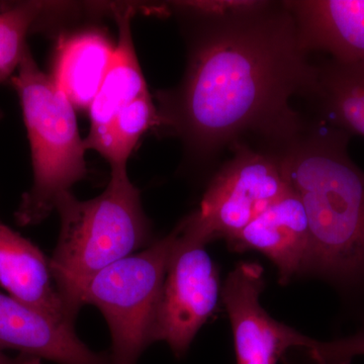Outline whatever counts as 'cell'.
Segmentation results:
<instances>
[{
  "label": "cell",
  "instance_id": "obj_6",
  "mask_svg": "<svg viewBox=\"0 0 364 364\" xmlns=\"http://www.w3.org/2000/svg\"><path fill=\"white\" fill-rule=\"evenodd\" d=\"M210 176L200 208L181 223L193 241H229L277 202L289 189L279 165L269 154L246 144Z\"/></svg>",
  "mask_w": 364,
  "mask_h": 364
},
{
  "label": "cell",
  "instance_id": "obj_9",
  "mask_svg": "<svg viewBox=\"0 0 364 364\" xmlns=\"http://www.w3.org/2000/svg\"><path fill=\"white\" fill-rule=\"evenodd\" d=\"M0 286L23 305L74 328L77 312L67 301L51 262L32 241L0 221Z\"/></svg>",
  "mask_w": 364,
  "mask_h": 364
},
{
  "label": "cell",
  "instance_id": "obj_3",
  "mask_svg": "<svg viewBox=\"0 0 364 364\" xmlns=\"http://www.w3.org/2000/svg\"><path fill=\"white\" fill-rule=\"evenodd\" d=\"M55 210L61 228L50 262L62 294L78 313L91 277L150 245L151 223L127 170L112 171L109 186L97 198L79 200L71 191L65 193Z\"/></svg>",
  "mask_w": 364,
  "mask_h": 364
},
{
  "label": "cell",
  "instance_id": "obj_15",
  "mask_svg": "<svg viewBox=\"0 0 364 364\" xmlns=\"http://www.w3.org/2000/svg\"><path fill=\"white\" fill-rule=\"evenodd\" d=\"M316 66L315 82L305 98L312 116L348 135L364 138V60L326 58Z\"/></svg>",
  "mask_w": 364,
  "mask_h": 364
},
{
  "label": "cell",
  "instance_id": "obj_4",
  "mask_svg": "<svg viewBox=\"0 0 364 364\" xmlns=\"http://www.w3.org/2000/svg\"><path fill=\"white\" fill-rule=\"evenodd\" d=\"M11 82L20 97L33 173L16 220L20 226H33L44 221L59 198L87 176L86 150L75 109L51 75L41 70L28 48Z\"/></svg>",
  "mask_w": 364,
  "mask_h": 364
},
{
  "label": "cell",
  "instance_id": "obj_13",
  "mask_svg": "<svg viewBox=\"0 0 364 364\" xmlns=\"http://www.w3.org/2000/svg\"><path fill=\"white\" fill-rule=\"evenodd\" d=\"M116 44L97 28L60 38L51 77L75 111L90 109L111 65Z\"/></svg>",
  "mask_w": 364,
  "mask_h": 364
},
{
  "label": "cell",
  "instance_id": "obj_2",
  "mask_svg": "<svg viewBox=\"0 0 364 364\" xmlns=\"http://www.w3.org/2000/svg\"><path fill=\"white\" fill-rule=\"evenodd\" d=\"M351 136L304 116L258 149L279 165L305 208L308 272L346 289H364V171L348 152Z\"/></svg>",
  "mask_w": 364,
  "mask_h": 364
},
{
  "label": "cell",
  "instance_id": "obj_1",
  "mask_svg": "<svg viewBox=\"0 0 364 364\" xmlns=\"http://www.w3.org/2000/svg\"><path fill=\"white\" fill-rule=\"evenodd\" d=\"M174 13L186 70L178 85L158 91L157 127L181 141L182 168L214 174L227 151L255 147L299 121L291 100L308 97L317 66L286 1L254 0L219 16Z\"/></svg>",
  "mask_w": 364,
  "mask_h": 364
},
{
  "label": "cell",
  "instance_id": "obj_8",
  "mask_svg": "<svg viewBox=\"0 0 364 364\" xmlns=\"http://www.w3.org/2000/svg\"><path fill=\"white\" fill-rule=\"evenodd\" d=\"M263 272L258 263L244 261L230 272L222 289L223 304L233 331L237 364H277L308 338L270 317L262 308Z\"/></svg>",
  "mask_w": 364,
  "mask_h": 364
},
{
  "label": "cell",
  "instance_id": "obj_7",
  "mask_svg": "<svg viewBox=\"0 0 364 364\" xmlns=\"http://www.w3.org/2000/svg\"><path fill=\"white\" fill-rule=\"evenodd\" d=\"M178 228V238L163 282L152 342L164 341L176 358L186 353L196 333L222 298L220 277L203 244Z\"/></svg>",
  "mask_w": 364,
  "mask_h": 364
},
{
  "label": "cell",
  "instance_id": "obj_19",
  "mask_svg": "<svg viewBox=\"0 0 364 364\" xmlns=\"http://www.w3.org/2000/svg\"><path fill=\"white\" fill-rule=\"evenodd\" d=\"M1 117H2V112H0V119H1Z\"/></svg>",
  "mask_w": 364,
  "mask_h": 364
},
{
  "label": "cell",
  "instance_id": "obj_12",
  "mask_svg": "<svg viewBox=\"0 0 364 364\" xmlns=\"http://www.w3.org/2000/svg\"><path fill=\"white\" fill-rule=\"evenodd\" d=\"M306 52L339 62L364 60V0H286Z\"/></svg>",
  "mask_w": 364,
  "mask_h": 364
},
{
  "label": "cell",
  "instance_id": "obj_14",
  "mask_svg": "<svg viewBox=\"0 0 364 364\" xmlns=\"http://www.w3.org/2000/svg\"><path fill=\"white\" fill-rule=\"evenodd\" d=\"M133 13L131 7L114 9L119 38L111 65L88 109L90 129L85 141L102 135L122 109L141 95L149 92L132 37Z\"/></svg>",
  "mask_w": 364,
  "mask_h": 364
},
{
  "label": "cell",
  "instance_id": "obj_16",
  "mask_svg": "<svg viewBox=\"0 0 364 364\" xmlns=\"http://www.w3.org/2000/svg\"><path fill=\"white\" fill-rule=\"evenodd\" d=\"M157 124V107L148 92L122 109L102 135L83 140L85 150L100 153L111 165L112 171L127 170L129 158L141 136Z\"/></svg>",
  "mask_w": 364,
  "mask_h": 364
},
{
  "label": "cell",
  "instance_id": "obj_5",
  "mask_svg": "<svg viewBox=\"0 0 364 364\" xmlns=\"http://www.w3.org/2000/svg\"><path fill=\"white\" fill-rule=\"evenodd\" d=\"M178 238V228L104 268L91 277L82 294L83 305L97 306L112 336L114 364H136L152 342V330L163 282Z\"/></svg>",
  "mask_w": 364,
  "mask_h": 364
},
{
  "label": "cell",
  "instance_id": "obj_11",
  "mask_svg": "<svg viewBox=\"0 0 364 364\" xmlns=\"http://www.w3.org/2000/svg\"><path fill=\"white\" fill-rule=\"evenodd\" d=\"M0 348L58 364H114L109 354L86 346L74 328L59 324L1 291Z\"/></svg>",
  "mask_w": 364,
  "mask_h": 364
},
{
  "label": "cell",
  "instance_id": "obj_17",
  "mask_svg": "<svg viewBox=\"0 0 364 364\" xmlns=\"http://www.w3.org/2000/svg\"><path fill=\"white\" fill-rule=\"evenodd\" d=\"M42 9L38 2H23L0 11V83L18 70L28 48L26 36Z\"/></svg>",
  "mask_w": 364,
  "mask_h": 364
},
{
  "label": "cell",
  "instance_id": "obj_18",
  "mask_svg": "<svg viewBox=\"0 0 364 364\" xmlns=\"http://www.w3.org/2000/svg\"><path fill=\"white\" fill-rule=\"evenodd\" d=\"M0 364H42V359L21 353L16 356H9L0 348Z\"/></svg>",
  "mask_w": 364,
  "mask_h": 364
},
{
  "label": "cell",
  "instance_id": "obj_10",
  "mask_svg": "<svg viewBox=\"0 0 364 364\" xmlns=\"http://www.w3.org/2000/svg\"><path fill=\"white\" fill-rule=\"evenodd\" d=\"M236 251L264 254L279 272V282L308 272L311 233L305 208L291 188L240 233L228 241Z\"/></svg>",
  "mask_w": 364,
  "mask_h": 364
}]
</instances>
